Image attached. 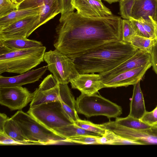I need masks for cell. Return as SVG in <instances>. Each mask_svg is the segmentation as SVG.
I'll return each instance as SVG.
<instances>
[{
	"mask_svg": "<svg viewBox=\"0 0 157 157\" xmlns=\"http://www.w3.org/2000/svg\"><path fill=\"white\" fill-rule=\"evenodd\" d=\"M59 21L56 28L53 45L56 49L69 57L122 40V19L113 14L91 17L73 12Z\"/></svg>",
	"mask_w": 157,
	"mask_h": 157,
	"instance_id": "obj_1",
	"label": "cell"
},
{
	"mask_svg": "<svg viewBox=\"0 0 157 157\" xmlns=\"http://www.w3.org/2000/svg\"><path fill=\"white\" fill-rule=\"evenodd\" d=\"M138 50L129 43L118 40L103 44L69 57L79 74H99L117 67Z\"/></svg>",
	"mask_w": 157,
	"mask_h": 157,
	"instance_id": "obj_2",
	"label": "cell"
},
{
	"mask_svg": "<svg viewBox=\"0 0 157 157\" xmlns=\"http://www.w3.org/2000/svg\"><path fill=\"white\" fill-rule=\"evenodd\" d=\"M45 46L10 51L0 54V74H21L36 67L44 60Z\"/></svg>",
	"mask_w": 157,
	"mask_h": 157,
	"instance_id": "obj_3",
	"label": "cell"
},
{
	"mask_svg": "<svg viewBox=\"0 0 157 157\" xmlns=\"http://www.w3.org/2000/svg\"><path fill=\"white\" fill-rule=\"evenodd\" d=\"M11 118L25 136L34 145H49L66 142V139L49 129L27 113L20 110Z\"/></svg>",
	"mask_w": 157,
	"mask_h": 157,
	"instance_id": "obj_4",
	"label": "cell"
},
{
	"mask_svg": "<svg viewBox=\"0 0 157 157\" xmlns=\"http://www.w3.org/2000/svg\"><path fill=\"white\" fill-rule=\"evenodd\" d=\"M78 113L87 117L104 116L108 118H117L122 113L121 106L100 95L81 94L77 98Z\"/></svg>",
	"mask_w": 157,
	"mask_h": 157,
	"instance_id": "obj_5",
	"label": "cell"
},
{
	"mask_svg": "<svg viewBox=\"0 0 157 157\" xmlns=\"http://www.w3.org/2000/svg\"><path fill=\"white\" fill-rule=\"evenodd\" d=\"M27 113L53 132L56 129L74 123L60 101L44 103L30 108Z\"/></svg>",
	"mask_w": 157,
	"mask_h": 157,
	"instance_id": "obj_6",
	"label": "cell"
},
{
	"mask_svg": "<svg viewBox=\"0 0 157 157\" xmlns=\"http://www.w3.org/2000/svg\"><path fill=\"white\" fill-rule=\"evenodd\" d=\"M44 60L59 84H68L79 75L73 60L56 49L45 52Z\"/></svg>",
	"mask_w": 157,
	"mask_h": 157,
	"instance_id": "obj_7",
	"label": "cell"
},
{
	"mask_svg": "<svg viewBox=\"0 0 157 157\" xmlns=\"http://www.w3.org/2000/svg\"><path fill=\"white\" fill-rule=\"evenodd\" d=\"M106 129L123 138L139 142L143 145L157 144V127L145 130H135L120 125L115 121L103 124Z\"/></svg>",
	"mask_w": 157,
	"mask_h": 157,
	"instance_id": "obj_8",
	"label": "cell"
},
{
	"mask_svg": "<svg viewBox=\"0 0 157 157\" xmlns=\"http://www.w3.org/2000/svg\"><path fill=\"white\" fill-rule=\"evenodd\" d=\"M33 97V92L22 86L0 87V103L12 110H21Z\"/></svg>",
	"mask_w": 157,
	"mask_h": 157,
	"instance_id": "obj_9",
	"label": "cell"
},
{
	"mask_svg": "<svg viewBox=\"0 0 157 157\" xmlns=\"http://www.w3.org/2000/svg\"><path fill=\"white\" fill-rule=\"evenodd\" d=\"M39 14L27 17L0 29V39L27 38L40 27Z\"/></svg>",
	"mask_w": 157,
	"mask_h": 157,
	"instance_id": "obj_10",
	"label": "cell"
},
{
	"mask_svg": "<svg viewBox=\"0 0 157 157\" xmlns=\"http://www.w3.org/2000/svg\"><path fill=\"white\" fill-rule=\"evenodd\" d=\"M33 93L30 108L44 103L60 101L59 84L51 74L44 78Z\"/></svg>",
	"mask_w": 157,
	"mask_h": 157,
	"instance_id": "obj_11",
	"label": "cell"
},
{
	"mask_svg": "<svg viewBox=\"0 0 157 157\" xmlns=\"http://www.w3.org/2000/svg\"><path fill=\"white\" fill-rule=\"evenodd\" d=\"M151 66V63H150L145 65L126 71L102 81L104 88L133 85L140 81L146 71Z\"/></svg>",
	"mask_w": 157,
	"mask_h": 157,
	"instance_id": "obj_12",
	"label": "cell"
},
{
	"mask_svg": "<svg viewBox=\"0 0 157 157\" xmlns=\"http://www.w3.org/2000/svg\"><path fill=\"white\" fill-rule=\"evenodd\" d=\"M151 54L139 50L132 57L114 68L99 73L102 81L113 77L123 72L143 66L151 63Z\"/></svg>",
	"mask_w": 157,
	"mask_h": 157,
	"instance_id": "obj_13",
	"label": "cell"
},
{
	"mask_svg": "<svg viewBox=\"0 0 157 157\" xmlns=\"http://www.w3.org/2000/svg\"><path fill=\"white\" fill-rule=\"evenodd\" d=\"M72 4L80 15L91 17H101L113 15L101 0H72Z\"/></svg>",
	"mask_w": 157,
	"mask_h": 157,
	"instance_id": "obj_14",
	"label": "cell"
},
{
	"mask_svg": "<svg viewBox=\"0 0 157 157\" xmlns=\"http://www.w3.org/2000/svg\"><path fill=\"white\" fill-rule=\"evenodd\" d=\"M71 88L79 90L82 94L90 95L104 88L100 75L95 73H81L70 82Z\"/></svg>",
	"mask_w": 157,
	"mask_h": 157,
	"instance_id": "obj_15",
	"label": "cell"
},
{
	"mask_svg": "<svg viewBox=\"0 0 157 157\" xmlns=\"http://www.w3.org/2000/svg\"><path fill=\"white\" fill-rule=\"evenodd\" d=\"M47 70V65L12 77H6L0 75V87L22 86L34 83L41 78Z\"/></svg>",
	"mask_w": 157,
	"mask_h": 157,
	"instance_id": "obj_16",
	"label": "cell"
},
{
	"mask_svg": "<svg viewBox=\"0 0 157 157\" xmlns=\"http://www.w3.org/2000/svg\"><path fill=\"white\" fill-rule=\"evenodd\" d=\"M43 46L40 41L27 38L0 39V54Z\"/></svg>",
	"mask_w": 157,
	"mask_h": 157,
	"instance_id": "obj_17",
	"label": "cell"
},
{
	"mask_svg": "<svg viewBox=\"0 0 157 157\" xmlns=\"http://www.w3.org/2000/svg\"><path fill=\"white\" fill-rule=\"evenodd\" d=\"M157 0H134L131 17L139 20L155 18Z\"/></svg>",
	"mask_w": 157,
	"mask_h": 157,
	"instance_id": "obj_18",
	"label": "cell"
},
{
	"mask_svg": "<svg viewBox=\"0 0 157 157\" xmlns=\"http://www.w3.org/2000/svg\"><path fill=\"white\" fill-rule=\"evenodd\" d=\"M68 84H59V100L62 106L74 122L79 119L76 108V100Z\"/></svg>",
	"mask_w": 157,
	"mask_h": 157,
	"instance_id": "obj_19",
	"label": "cell"
},
{
	"mask_svg": "<svg viewBox=\"0 0 157 157\" xmlns=\"http://www.w3.org/2000/svg\"><path fill=\"white\" fill-rule=\"evenodd\" d=\"M133 85V94L130 104L129 115L140 119L147 111L140 81Z\"/></svg>",
	"mask_w": 157,
	"mask_h": 157,
	"instance_id": "obj_20",
	"label": "cell"
},
{
	"mask_svg": "<svg viewBox=\"0 0 157 157\" xmlns=\"http://www.w3.org/2000/svg\"><path fill=\"white\" fill-rule=\"evenodd\" d=\"M39 7L15 10L0 17V29L28 17L39 15Z\"/></svg>",
	"mask_w": 157,
	"mask_h": 157,
	"instance_id": "obj_21",
	"label": "cell"
},
{
	"mask_svg": "<svg viewBox=\"0 0 157 157\" xmlns=\"http://www.w3.org/2000/svg\"><path fill=\"white\" fill-rule=\"evenodd\" d=\"M4 132L22 145H34L25 136L19 126L11 117L9 118L5 123Z\"/></svg>",
	"mask_w": 157,
	"mask_h": 157,
	"instance_id": "obj_22",
	"label": "cell"
},
{
	"mask_svg": "<svg viewBox=\"0 0 157 157\" xmlns=\"http://www.w3.org/2000/svg\"><path fill=\"white\" fill-rule=\"evenodd\" d=\"M98 144L143 145L139 142L123 138L107 129L98 138Z\"/></svg>",
	"mask_w": 157,
	"mask_h": 157,
	"instance_id": "obj_23",
	"label": "cell"
},
{
	"mask_svg": "<svg viewBox=\"0 0 157 157\" xmlns=\"http://www.w3.org/2000/svg\"><path fill=\"white\" fill-rule=\"evenodd\" d=\"M54 132L66 139L82 135H99L81 128L75 123L56 129Z\"/></svg>",
	"mask_w": 157,
	"mask_h": 157,
	"instance_id": "obj_24",
	"label": "cell"
},
{
	"mask_svg": "<svg viewBox=\"0 0 157 157\" xmlns=\"http://www.w3.org/2000/svg\"><path fill=\"white\" fill-rule=\"evenodd\" d=\"M117 124L135 130H145L151 127L142 122L140 119L129 115L125 117H117L115 121Z\"/></svg>",
	"mask_w": 157,
	"mask_h": 157,
	"instance_id": "obj_25",
	"label": "cell"
},
{
	"mask_svg": "<svg viewBox=\"0 0 157 157\" xmlns=\"http://www.w3.org/2000/svg\"><path fill=\"white\" fill-rule=\"evenodd\" d=\"M157 40L155 38L135 35L132 38L130 43L138 49L151 54L152 47Z\"/></svg>",
	"mask_w": 157,
	"mask_h": 157,
	"instance_id": "obj_26",
	"label": "cell"
},
{
	"mask_svg": "<svg viewBox=\"0 0 157 157\" xmlns=\"http://www.w3.org/2000/svg\"><path fill=\"white\" fill-rule=\"evenodd\" d=\"M75 123L81 128L100 136L105 133L106 129L103 124H95L90 121L82 120L80 118L75 121Z\"/></svg>",
	"mask_w": 157,
	"mask_h": 157,
	"instance_id": "obj_27",
	"label": "cell"
},
{
	"mask_svg": "<svg viewBox=\"0 0 157 157\" xmlns=\"http://www.w3.org/2000/svg\"><path fill=\"white\" fill-rule=\"evenodd\" d=\"M56 5L60 6L59 0H25L16 6V10Z\"/></svg>",
	"mask_w": 157,
	"mask_h": 157,
	"instance_id": "obj_28",
	"label": "cell"
},
{
	"mask_svg": "<svg viewBox=\"0 0 157 157\" xmlns=\"http://www.w3.org/2000/svg\"><path fill=\"white\" fill-rule=\"evenodd\" d=\"M99 135H82L66 139V142L82 144H98V140Z\"/></svg>",
	"mask_w": 157,
	"mask_h": 157,
	"instance_id": "obj_29",
	"label": "cell"
},
{
	"mask_svg": "<svg viewBox=\"0 0 157 157\" xmlns=\"http://www.w3.org/2000/svg\"><path fill=\"white\" fill-rule=\"evenodd\" d=\"M135 35H136V32L131 21L129 20L122 19L121 40L130 43Z\"/></svg>",
	"mask_w": 157,
	"mask_h": 157,
	"instance_id": "obj_30",
	"label": "cell"
},
{
	"mask_svg": "<svg viewBox=\"0 0 157 157\" xmlns=\"http://www.w3.org/2000/svg\"><path fill=\"white\" fill-rule=\"evenodd\" d=\"M119 2L121 17L124 19L129 20L131 17L134 0H120Z\"/></svg>",
	"mask_w": 157,
	"mask_h": 157,
	"instance_id": "obj_31",
	"label": "cell"
},
{
	"mask_svg": "<svg viewBox=\"0 0 157 157\" xmlns=\"http://www.w3.org/2000/svg\"><path fill=\"white\" fill-rule=\"evenodd\" d=\"M139 20L150 37L157 39V25L153 18L148 19L141 18Z\"/></svg>",
	"mask_w": 157,
	"mask_h": 157,
	"instance_id": "obj_32",
	"label": "cell"
},
{
	"mask_svg": "<svg viewBox=\"0 0 157 157\" xmlns=\"http://www.w3.org/2000/svg\"><path fill=\"white\" fill-rule=\"evenodd\" d=\"M140 120L151 127H157V106L152 111H147Z\"/></svg>",
	"mask_w": 157,
	"mask_h": 157,
	"instance_id": "obj_33",
	"label": "cell"
},
{
	"mask_svg": "<svg viewBox=\"0 0 157 157\" xmlns=\"http://www.w3.org/2000/svg\"><path fill=\"white\" fill-rule=\"evenodd\" d=\"M59 1L61 10V16L59 19H61L74 12L75 9L72 4V0Z\"/></svg>",
	"mask_w": 157,
	"mask_h": 157,
	"instance_id": "obj_34",
	"label": "cell"
},
{
	"mask_svg": "<svg viewBox=\"0 0 157 157\" xmlns=\"http://www.w3.org/2000/svg\"><path fill=\"white\" fill-rule=\"evenodd\" d=\"M16 10V6L10 0H0V17Z\"/></svg>",
	"mask_w": 157,
	"mask_h": 157,
	"instance_id": "obj_35",
	"label": "cell"
},
{
	"mask_svg": "<svg viewBox=\"0 0 157 157\" xmlns=\"http://www.w3.org/2000/svg\"><path fill=\"white\" fill-rule=\"evenodd\" d=\"M131 21L136 33V35L148 38H151L145 30L142 25L138 20L130 18Z\"/></svg>",
	"mask_w": 157,
	"mask_h": 157,
	"instance_id": "obj_36",
	"label": "cell"
},
{
	"mask_svg": "<svg viewBox=\"0 0 157 157\" xmlns=\"http://www.w3.org/2000/svg\"><path fill=\"white\" fill-rule=\"evenodd\" d=\"M0 144L1 145H22L4 133H0Z\"/></svg>",
	"mask_w": 157,
	"mask_h": 157,
	"instance_id": "obj_37",
	"label": "cell"
},
{
	"mask_svg": "<svg viewBox=\"0 0 157 157\" xmlns=\"http://www.w3.org/2000/svg\"><path fill=\"white\" fill-rule=\"evenodd\" d=\"M151 55L152 66L157 75V40L152 47Z\"/></svg>",
	"mask_w": 157,
	"mask_h": 157,
	"instance_id": "obj_38",
	"label": "cell"
},
{
	"mask_svg": "<svg viewBox=\"0 0 157 157\" xmlns=\"http://www.w3.org/2000/svg\"><path fill=\"white\" fill-rule=\"evenodd\" d=\"M9 118L4 113H0V133H4V127L6 121Z\"/></svg>",
	"mask_w": 157,
	"mask_h": 157,
	"instance_id": "obj_39",
	"label": "cell"
},
{
	"mask_svg": "<svg viewBox=\"0 0 157 157\" xmlns=\"http://www.w3.org/2000/svg\"><path fill=\"white\" fill-rule=\"evenodd\" d=\"M12 3L15 4L16 6L21 4L25 0H10Z\"/></svg>",
	"mask_w": 157,
	"mask_h": 157,
	"instance_id": "obj_40",
	"label": "cell"
},
{
	"mask_svg": "<svg viewBox=\"0 0 157 157\" xmlns=\"http://www.w3.org/2000/svg\"><path fill=\"white\" fill-rule=\"evenodd\" d=\"M107 2L111 4L115 2L119 1L120 0H104Z\"/></svg>",
	"mask_w": 157,
	"mask_h": 157,
	"instance_id": "obj_41",
	"label": "cell"
},
{
	"mask_svg": "<svg viewBox=\"0 0 157 157\" xmlns=\"http://www.w3.org/2000/svg\"><path fill=\"white\" fill-rule=\"evenodd\" d=\"M154 20L155 21L156 23V24L157 25V2L156 9L155 15V18L154 19Z\"/></svg>",
	"mask_w": 157,
	"mask_h": 157,
	"instance_id": "obj_42",
	"label": "cell"
}]
</instances>
